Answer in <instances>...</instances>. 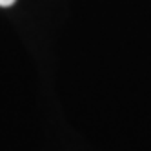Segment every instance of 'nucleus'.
Returning <instances> with one entry per match:
<instances>
[{
  "mask_svg": "<svg viewBox=\"0 0 151 151\" xmlns=\"http://www.w3.org/2000/svg\"><path fill=\"white\" fill-rule=\"evenodd\" d=\"M17 2V0H0V7H9V6H13Z\"/></svg>",
  "mask_w": 151,
  "mask_h": 151,
  "instance_id": "nucleus-1",
  "label": "nucleus"
}]
</instances>
